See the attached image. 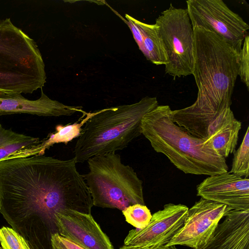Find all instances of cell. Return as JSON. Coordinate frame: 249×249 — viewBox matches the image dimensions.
Wrapping results in <instances>:
<instances>
[{"instance_id":"11","label":"cell","mask_w":249,"mask_h":249,"mask_svg":"<svg viewBox=\"0 0 249 249\" xmlns=\"http://www.w3.org/2000/svg\"><path fill=\"white\" fill-rule=\"evenodd\" d=\"M58 234L85 249H114L91 213L66 210L55 216Z\"/></svg>"},{"instance_id":"26","label":"cell","mask_w":249,"mask_h":249,"mask_svg":"<svg viewBox=\"0 0 249 249\" xmlns=\"http://www.w3.org/2000/svg\"><path fill=\"white\" fill-rule=\"evenodd\" d=\"M120 249H178L176 246H161L157 247H146V248H140V247H126L123 246Z\"/></svg>"},{"instance_id":"10","label":"cell","mask_w":249,"mask_h":249,"mask_svg":"<svg viewBox=\"0 0 249 249\" xmlns=\"http://www.w3.org/2000/svg\"><path fill=\"white\" fill-rule=\"evenodd\" d=\"M189 208L186 205L168 203L152 215L144 228L130 230L124 246L146 248L166 245L182 226Z\"/></svg>"},{"instance_id":"9","label":"cell","mask_w":249,"mask_h":249,"mask_svg":"<svg viewBox=\"0 0 249 249\" xmlns=\"http://www.w3.org/2000/svg\"><path fill=\"white\" fill-rule=\"evenodd\" d=\"M232 209L203 198L188 209L182 226L165 246L199 249L208 241L220 220Z\"/></svg>"},{"instance_id":"22","label":"cell","mask_w":249,"mask_h":249,"mask_svg":"<svg viewBox=\"0 0 249 249\" xmlns=\"http://www.w3.org/2000/svg\"><path fill=\"white\" fill-rule=\"evenodd\" d=\"M238 75L241 82L245 84L249 90V37H245L240 52L238 53Z\"/></svg>"},{"instance_id":"21","label":"cell","mask_w":249,"mask_h":249,"mask_svg":"<svg viewBox=\"0 0 249 249\" xmlns=\"http://www.w3.org/2000/svg\"><path fill=\"white\" fill-rule=\"evenodd\" d=\"M1 249H31L25 239L12 228L0 229Z\"/></svg>"},{"instance_id":"4","label":"cell","mask_w":249,"mask_h":249,"mask_svg":"<svg viewBox=\"0 0 249 249\" xmlns=\"http://www.w3.org/2000/svg\"><path fill=\"white\" fill-rule=\"evenodd\" d=\"M158 105L156 97L146 96L136 103L95 111L83 126L75 145L76 163L126 147L142 134L144 116Z\"/></svg>"},{"instance_id":"14","label":"cell","mask_w":249,"mask_h":249,"mask_svg":"<svg viewBox=\"0 0 249 249\" xmlns=\"http://www.w3.org/2000/svg\"><path fill=\"white\" fill-rule=\"evenodd\" d=\"M199 249H249V210H231Z\"/></svg>"},{"instance_id":"24","label":"cell","mask_w":249,"mask_h":249,"mask_svg":"<svg viewBox=\"0 0 249 249\" xmlns=\"http://www.w3.org/2000/svg\"><path fill=\"white\" fill-rule=\"evenodd\" d=\"M58 237L61 242L68 249H85L81 246L77 244L74 242L61 236L59 234H58Z\"/></svg>"},{"instance_id":"16","label":"cell","mask_w":249,"mask_h":249,"mask_svg":"<svg viewBox=\"0 0 249 249\" xmlns=\"http://www.w3.org/2000/svg\"><path fill=\"white\" fill-rule=\"evenodd\" d=\"M41 142L38 137L6 129L0 123V161L26 153H35Z\"/></svg>"},{"instance_id":"7","label":"cell","mask_w":249,"mask_h":249,"mask_svg":"<svg viewBox=\"0 0 249 249\" xmlns=\"http://www.w3.org/2000/svg\"><path fill=\"white\" fill-rule=\"evenodd\" d=\"M155 24L166 57L165 72L174 80L193 74L194 33L187 9L175 8L171 4Z\"/></svg>"},{"instance_id":"1","label":"cell","mask_w":249,"mask_h":249,"mask_svg":"<svg viewBox=\"0 0 249 249\" xmlns=\"http://www.w3.org/2000/svg\"><path fill=\"white\" fill-rule=\"evenodd\" d=\"M75 159L14 156L0 161V213L31 249H52L55 215L71 210L90 214L93 202Z\"/></svg>"},{"instance_id":"8","label":"cell","mask_w":249,"mask_h":249,"mask_svg":"<svg viewBox=\"0 0 249 249\" xmlns=\"http://www.w3.org/2000/svg\"><path fill=\"white\" fill-rule=\"evenodd\" d=\"M192 27H200L222 37L238 53L248 35L249 25L222 0H188Z\"/></svg>"},{"instance_id":"15","label":"cell","mask_w":249,"mask_h":249,"mask_svg":"<svg viewBox=\"0 0 249 249\" xmlns=\"http://www.w3.org/2000/svg\"><path fill=\"white\" fill-rule=\"evenodd\" d=\"M241 126L231 107L227 108L209 125L205 139L218 155L226 159L235 151Z\"/></svg>"},{"instance_id":"3","label":"cell","mask_w":249,"mask_h":249,"mask_svg":"<svg viewBox=\"0 0 249 249\" xmlns=\"http://www.w3.org/2000/svg\"><path fill=\"white\" fill-rule=\"evenodd\" d=\"M168 105H158L142 120V134L154 150L164 154L185 174L213 176L228 172L226 159L218 155L206 139L196 138L172 120Z\"/></svg>"},{"instance_id":"18","label":"cell","mask_w":249,"mask_h":249,"mask_svg":"<svg viewBox=\"0 0 249 249\" xmlns=\"http://www.w3.org/2000/svg\"><path fill=\"white\" fill-rule=\"evenodd\" d=\"M83 115L78 120L73 123L66 125H57L55 131L50 133L47 138L41 141L40 143V155L44 153L45 150L55 143H64L67 144L75 138H78L82 131V126L92 117L94 111L87 112L84 111Z\"/></svg>"},{"instance_id":"27","label":"cell","mask_w":249,"mask_h":249,"mask_svg":"<svg viewBox=\"0 0 249 249\" xmlns=\"http://www.w3.org/2000/svg\"><path fill=\"white\" fill-rule=\"evenodd\" d=\"M0 249H1V248L0 247Z\"/></svg>"},{"instance_id":"17","label":"cell","mask_w":249,"mask_h":249,"mask_svg":"<svg viewBox=\"0 0 249 249\" xmlns=\"http://www.w3.org/2000/svg\"><path fill=\"white\" fill-rule=\"evenodd\" d=\"M125 18L130 19L140 30L144 49L143 55L146 59L156 65H165L166 57L157 33L156 25L142 22L128 14H125Z\"/></svg>"},{"instance_id":"19","label":"cell","mask_w":249,"mask_h":249,"mask_svg":"<svg viewBox=\"0 0 249 249\" xmlns=\"http://www.w3.org/2000/svg\"><path fill=\"white\" fill-rule=\"evenodd\" d=\"M230 173L241 177L249 176V127H248L242 142L235 151Z\"/></svg>"},{"instance_id":"2","label":"cell","mask_w":249,"mask_h":249,"mask_svg":"<svg viewBox=\"0 0 249 249\" xmlns=\"http://www.w3.org/2000/svg\"><path fill=\"white\" fill-rule=\"evenodd\" d=\"M193 29V75L198 89L197 98L190 106L174 110L173 119L190 134L205 139L212 122L231 107L238 76V53L216 34L200 27Z\"/></svg>"},{"instance_id":"5","label":"cell","mask_w":249,"mask_h":249,"mask_svg":"<svg viewBox=\"0 0 249 249\" xmlns=\"http://www.w3.org/2000/svg\"><path fill=\"white\" fill-rule=\"evenodd\" d=\"M36 42L10 18L0 20V91L32 93L46 82Z\"/></svg>"},{"instance_id":"20","label":"cell","mask_w":249,"mask_h":249,"mask_svg":"<svg viewBox=\"0 0 249 249\" xmlns=\"http://www.w3.org/2000/svg\"><path fill=\"white\" fill-rule=\"evenodd\" d=\"M122 212L126 221L138 229L146 226L152 217L150 210L140 204L130 205Z\"/></svg>"},{"instance_id":"23","label":"cell","mask_w":249,"mask_h":249,"mask_svg":"<svg viewBox=\"0 0 249 249\" xmlns=\"http://www.w3.org/2000/svg\"><path fill=\"white\" fill-rule=\"evenodd\" d=\"M121 18L128 25L129 28L131 30L132 33L133 35V37L136 43H137V45L140 50L143 54L144 52V49L143 44L142 37L140 30L138 28V27L134 23H133L130 19L127 18L128 21H126L125 20L124 18Z\"/></svg>"},{"instance_id":"12","label":"cell","mask_w":249,"mask_h":249,"mask_svg":"<svg viewBox=\"0 0 249 249\" xmlns=\"http://www.w3.org/2000/svg\"><path fill=\"white\" fill-rule=\"evenodd\" d=\"M197 196L236 210H249V179L230 172L210 176L196 187Z\"/></svg>"},{"instance_id":"6","label":"cell","mask_w":249,"mask_h":249,"mask_svg":"<svg viewBox=\"0 0 249 249\" xmlns=\"http://www.w3.org/2000/svg\"><path fill=\"white\" fill-rule=\"evenodd\" d=\"M87 161L89 172L83 177L93 206L123 211L136 204L145 205L142 180L131 167L122 162L120 155H98Z\"/></svg>"},{"instance_id":"13","label":"cell","mask_w":249,"mask_h":249,"mask_svg":"<svg viewBox=\"0 0 249 249\" xmlns=\"http://www.w3.org/2000/svg\"><path fill=\"white\" fill-rule=\"evenodd\" d=\"M41 90L40 97L36 100L25 98L21 93L0 91V116L28 114L44 117L70 116L83 113L81 106H69L50 99Z\"/></svg>"},{"instance_id":"25","label":"cell","mask_w":249,"mask_h":249,"mask_svg":"<svg viewBox=\"0 0 249 249\" xmlns=\"http://www.w3.org/2000/svg\"><path fill=\"white\" fill-rule=\"evenodd\" d=\"M51 243L52 249H68L60 240L58 233H55L52 235Z\"/></svg>"}]
</instances>
